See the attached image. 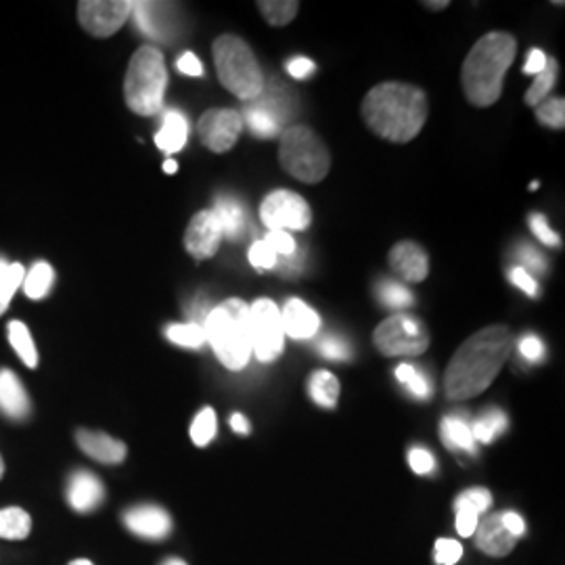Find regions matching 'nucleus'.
Returning a JSON list of instances; mask_svg holds the SVG:
<instances>
[{
  "instance_id": "obj_1",
  "label": "nucleus",
  "mask_w": 565,
  "mask_h": 565,
  "mask_svg": "<svg viewBox=\"0 0 565 565\" xmlns=\"http://www.w3.org/2000/svg\"><path fill=\"white\" fill-rule=\"evenodd\" d=\"M511 350V331L505 324H490L467 338L446 366L445 392L450 401H469L486 392Z\"/></svg>"
},
{
  "instance_id": "obj_2",
  "label": "nucleus",
  "mask_w": 565,
  "mask_h": 565,
  "mask_svg": "<svg viewBox=\"0 0 565 565\" xmlns=\"http://www.w3.org/2000/svg\"><path fill=\"white\" fill-rule=\"evenodd\" d=\"M424 90L404 82H384L366 93L361 114L377 137L390 142L413 141L427 120Z\"/></svg>"
},
{
  "instance_id": "obj_3",
  "label": "nucleus",
  "mask_w": 565,
  "mask_h": 565,
  "mask_svg": "<svg viewBox=\"0 0 565 565\" xmlns=\"http://www.w3.org/2000/svg\"><path fill=\"white\" fill-rule=\"evenodd\" d=\"M518 55V41L507 32H490L473 44L461 70L465 97L476 107H490L503 95L507 70Z\"/></svg>"
},
{
  "instance_id": "obj_4",
  "label": "nucleus",
  "mask_w": 565,
  "mask_h": 565,
  "mask_svg": "<svg viewBox=\"0 0 565 565\" xmlns=\"http://www.w3.org/2000/svg\"><path fill=\"white\" fill-rule=\"evenodd\" d=\"M205 342L228 371H242L252 359V312L249 306L231 298L212 308L203 321Z\"/></svg>"
},
{
  "instance_id": "obj_5",
  "label": "nucleus",
  "mask_w": 565,
  "mask_h": 565,
  "mask_svg": "<svg viewBox=\"0 0 565 565\" xmlns=\"http://www.w3.org/2000/svg\"><path fill=\"white\" fill-rule=\"evenodd\" d=\"M212 53L218 81L228 93L245 103L254 102L263 93L266 84L263 67L247 42L233 34H223L214 41Z\"/></svg>"
},
{
  "instance_id": "obj_6",
  "label": "nucleus",
  "mask_w": 565,
  "mask_h": 565,
  "mask_svg": "<svg viewBox=\"0 0 565 565\" xmlns=\"http://www.w3.org/2000/svg\"><path fill=\"white\" fill-rule=\"evenodd\" d=\"M168 88V72L163 55L156 49L145 44L141 46L126 70L124 97L128 107L139 116H156L163 107V97Z\"/></svg>"
},
{
  "instance_id": "obj_7",
  "label": "nucleus",
  "mask_w": 565,
  "mask_h": 565,
  "mask_svg": "<svg viewBox=\"0 0 565 565\" xmlns=\"http://www.w3.org/2000/svg\"><path fill=\"white\" fill-rule=\"evenodd\" d=\"M279 162L294 179L317 184L323 181L331 168V156L321 137L308 126H287L281 132Z\"/></svg>"
},
{
  "instance_id": "obj_8",
  "label": "nucleus",
  "mask_w": 565,
  "mask_h": 565,
  "mask_svg": "<svg viewBox=\"0 0 565 565\" xmlns=\"http://www.w3.org/2000/svg\"><path fill=\"white\" fill-rule=\"evenodd\" d=\"M375 348L390 359L422 356L429 348V333L419 319L398 312L387 317L373 333Z\"/></svg>"
},
{
  "instance_id": "obj_9",
  "label": "nucleus",
  "mask_w": 565,
  "mask_h": 565,
  "mask_svg": "<svg viewBox=\"0 0 565 565\" xmlns=\"http://www.w3.org/2000/svg\"><path fill=\"white\" fill-rule=\"evenodd\" d=\"M252 312V354L258 361L273 363L279 359L285 345L281 310L273 300H258L249 306Z\"/></svg>"
},
{
  "instance_id": "obj_10",
  "label": "nucleus",
  "mask_w": 565,
  "mask_h": 565,
  "mask_svg": "<svg viewBox=\"0 0 565 565\" xmlns=\"http://www.w3.org/2000/svg\"><path fill=\"white\" fill-rule=\"evenodd\" d=\"M260 221L268 231H306L312 221V212L302 195L281 189L264 198Z\"/></svg>"
},
{
  "instance_id": "obj_11",
  "label": "nucleus",
  "mask_w": 565,
  "mask_h": 565,
  "mask_svg": "<svg viewBox=\"0 0 565 565\" xmlns=\"http://www.w3.org/2000/svg\"><path fill=\"white\" fill-rule=\"evenodd\" d=\"M132 15V2L128 0H86L78 4V20L82 28L97 36H114Z\"/></svg>"
},
{
  "instance_id": "obj_12",
  "label": "nucleus",
  "mask_w": 565,
  "mask_h": 565,
  "mask_svg": "<svg viewBox=\"0 0 565 565\" xmlns=\"http://www.w3.org/2000/svg\"><path fill=\"white\" fill-rule=\"evenodd\" d=\"M242 130V114L235 109H210L198 124L200 139L214 153L228 151L239 139Z\"/></svg>"
},
{
  "instance_id": "obj_13",
  "label": "nucleus",
  "mask_w": 565,
  "mask_h": 565,
  "mask_svg": "<svg viewBox=\"0 0 565 565\" xmlns=\"http://www.w3.org/2000/svg\"><path fill=\"white\" fill-rule=\"evenodd\" d=\"M223 243V228L212 210H202L193 216L184 233V247L195 260L212 258Z\"/></svg>"
},
{
  "instance_id": "obj_14",
  "label": "nucleus",
  "mask_w": 565,
  "mask_h": 565,
  "mask_svg": "<svg viewBox=\"0 0 565 565\" xmlns=\"http://www.w3.org/2000/svg\"><path fill=\"white\" fill-rule=\"evenodd\" d=\"M132 18L151 41L168 42L174 34V11L166 2H132Z\"/></svg>"
},
{
  "instance_id": "obj_15",
  "label": "nucleus",
  "mask_w": 565,
  "mask_h": 565,
  "mask_svg": "<svg viewBox=\"0 0 565 565\" xmlns=\"http://www.w3.org/2000/svg\"><path fill=\"white\" fill-rule=\"evenodd\" d=\"M126 527L149 541H162L172 532V520L168 511L158 505H137L124 513Z\"/></svg>"
},
{
  "instance_id": "obj_16",
  "label": "nucleus",
  "mask_w": 565,
  "mask_h": 565,
  "mask_svg": "<svg viewBox=\"0 0 565 565\" xmlns=\"http://www.w3.org/2000/svg\"><path fill=\"white\" fill-rule=\"evenodd\" d=\"M103 501H105V486L95 473L78 469L70 476L67 503L74 511L93 513L103 505Z\"/></svg>"
},
{
  "instance_id": "obj_17",
  "label": "nucleus",
  "mask_w": 565,
  "mask_h": 565,
  "mask_svg": "<svg viewBox=\"0 0 565 565\" xmlns=\"http://www.w3.org/2000/svg\"><path fill=\"white\" fill-rule=\"evenodd\" d=\"M390 266L392 270L406 282L425 281L427 273H429V260L425 254L424 247L415 242L396 243L390 249Z\"/></svg>"
},
{
  "instance_id": "obj_18",
  "label": "nucleus",
  "mask_w": 565,
  "mask_h": 565,
  "mask_svg": "<svg viewBox=\"0 0 565 565\" xmlns=\"http://www.w3.org/2000/svg\"><path fill=\"white\" fill-rule=\"evenodd\" d=\"M476 543L490 557H507L518 539L507 530L501 513H488L476 527Z\"/></svg>"
},
{
  "instance_id": "obj_19",
  "label": "nucleus",
  "mask_w": 565,
  "mask_h": 565,
  "mask_svg": "<svg viewBox=\"0 0 565 565\" xmlns=\"http://www.w3.org/2000/svg\"><path fill=\"white\" fill-rule=\"evenodd\" d=\"M282 331L294 340H310L321 329V317L308 303L291 298L281 310Z\"/></svg>"
},
{
  "instance_id": "obj_20",
  "label": "nucleus",
  "mask_w": 565,
  "mask_h": 565,
  "mask_svg": "<svg viewBox=\"0 0 565 565\" xmlns=\"http://www.w3.org/2000/svg\"><path fill=\"white\" fill-rule=\"evenodd\" d=\"M0 413L11 422H25L32 413V403L25 387L9 369L0 371Z\"/></svg>"
},
{
  "instance_id": "obj_21",
  "label": "nucleus",
  "mask_w": 565,
  "mask_h": 565,
  "mask_svg": "<svg viewBox=\"0 0 565 565\" xmlns=\"http://www.w3.org/2000/svg\"><path fill=\"white\" fill-rule=\"evenodd\" d=\"M76 443L81 446L82 452L88 455L95 461H102L105 465H118L126 459V445L121 440H116L103 431H93V429H78Z\"/></svg>"
},
{
  "instance_id": "obj_22",
  "label": "nucleus",
  "mask_w": 565,
  "mask_h": 565,
  "mask_svg": "<svg viewBox=\"0 0 565 565\" xmlns=\"http://www.w3.org/2000/svg\"><path fill=\"white\" fill-rule=\"evenodd\" d=\"M249 103L268 111L275 120L281 124L282 128H287V121L294 116V109H296V99H294L291 90L285 88L281 82L277 81L270 82V84L266 82L263 93Z\"/></svg>"
},
{
  "instance_id": "obj_23",
  "label": "nucleus",
  "mask_w": 565,
  "mask_h": 565,
  "mask_svg": "<svg viewBox=\"0 0 565 565\" xmlns=\"http://www.w3.org/2000/svg\"><path fill=\"white\" fill-rule=\"evenodd\" d=\"M189 139V120L177 109H168L163 114L162 128L156 135V145L163 153H179Z\"/></svg>"
},
{
  "instance_id": "obj_24",
  "label": "nucleus",
  "mask_w": 565,
  "mask_h": 565,
  "mask_svg": "<svg viewBox=\"0 0 565 565\" xmlns=\"http://www.w3.org/2000/svg\"><path fill=\"white\" fill-rule=\"evenodd\" d=\"M216 221L223 228V237L226 239H242L245 228H247V214L242 203L235 198H218L214 207H212Z\"/></svg>"
},
{
  "instance_id": "obj_25",
  "label": "nucleus",
  "mask_w": 565,
  "mask_h": 565,
  "mask_svg": "<svg viewBox=\"0 0 565 565\" xmlns=\"http://www.w3.org/2000/svg\"><path fill=\"white\" fill-rule=\"evenodd\" d=\"M340 392H342V385L338 382V377L329 371H315L308 380L310 398L323 408H335L340 401Z\"/></svg>"
},
{
  "instance_id": "obj_26",
  "label": "nucleus",
  "mask_w": 565,
  "mask_h": 565,
  "mask_svg": "<svg viewBox=\"0 0 565 565\" xmlns=\"http://www.w3.org/2000/svg\"><path fill=\"white\" fill-rule=\"evenodd\" d=\"M440 434H443V440L450 450H467V452L476 450L471 425L467 424L463 417H457V415L445 417L443 425H440Z\"/></svg>"
},
{
  "instance_id": "obj_27",
  "label": "nucleus",
  "mask_w": 565,
  "mask_h": 565,
  "mask_svg": "<svg viewBox=\"0 0 565 565\" xmlns=\"http://www.w3.org/2000/svg\"><path fill=\"white\" fill-rule=\"evenodd\" d=\"M32 532V518L20 507L0 509V539L23 541Z\"/></svg>"
},
{
  "instance_id": "obj_28",
  "label": "nucleus",
  "mask_w": 565,
  "mask_h": 565,
  "mask_svg": "<svg viewBox=\"0 0 565 565\" xmlns=\"http://www.w3.org/2000/svg\"><path fill=\"white\" fill-rule=\"evenodd\" d=\"M242 120L247 124L249 132L254 137H258V139H275L285 130L281 124L275 120L268 111H264V109L252 105V103H245Z\"/></svg>"
},
{
  "instance_id": "obj_29",
  "label": "nucleus",
  "mask_w": 565,
  "mask_h": 565,
  "mask_svg": "<svg viewBox=\"0 0 565 565\" xmlns=\"http://www.w3.org/2000/svg\"><path fill=\"white\" fill-rule=\"evenodd\" d=\"M55 282V268L49 263H36L23 277V291L30 300H42Z\"/></svg>"
},
{
  "instance_id": "obj_30",
  "label": "nucleus",
  "mask_w": 565,
  "mask_h": 565,
  "mask_svg": "<svg viewBox=\"0 0 565 565\" xmlns=\"http://www.w3.org/2000/svg\"><path fill=\"white\" fill-rule=\"evenodd\" d=\"M507 415L499 408H490L486 411L482 417H478L471 425V434H473V440L476 443H482L488 445L492 440H497L503 431L507 429Z\"/></svg>"
},
{
  "instance_id": "obj_31",
  "label": "nucleus",
  "mask_w": 565,
  "mask_h": 565,
  "mask_svg": "<svg viewBox=\"0 0 565 565\" xmlns=\"http://www.w3.org/2000/svg\"><path fill=\"white\" fill-rule=\"evenodd\" d=\"M9 342H11V348L15 350V354L20 356L25 366H30V369L39 366L36 343H34L32 335H30V329L21 323V321H11L9 323Z\"/></svg>"
},
{
  "instance_id": "obj_32",
  "label": "nucleus",
  "mask_w": 565,
  "mask_h": 565,
  "mask_svg": "<svg viewBox=\"0 0 565 565\" xmlns=\"http://www.w3.org/2000/svg\"><path fill=\"white\" fill-rule=\"evenodd\" d=\"M375 294H377V300L384 303L385 308H390V310H406V308H411L415 303L413 294L404 285L392 281V279H384V281L377 282Z\"/></svg>"
},
{
  "instance_id": "obj_33",
  "label": "nucleus",
  "mask_w": 565,
  "mask_h": 565,
  "mask_svg": "<svg viewBox=\"0 0 565 565\" xmlns=\"http://www.w3.org/2000/svg\"><path fill=\"white\" fill-rule=\"evenodd\" d=\"M557 72H559L557 61H546L545 70L534 78L532 86H530L527 93H525V103H527V105L536 107V105H541V103L545 102L546 97H548V93L553 90L555 82H557Z\"/></svg>"
},
{
  "instance_id": "obj_34",
  "label": "nucleus",
  "mask_w": 565,
  "mask_h": 565,
  "mask_svg": "<svg viewBox=\"0 0 565 565\" xmlns=\"http://www.w3.org/2000/svg\"><path fill=\"white\" fill-rule=\"evenodd\" d=\"M258 9H260L264 20L268 21L270 25L282 28L298 15L300 2H296V0H291V2L289 0H263V2H258Z\"/></svg>"
},
{
  "instance_id": "obj_35",
  "label": "nucleus",
  "mask_w": 565,
  "mask_h": 565,
  "mask_svg": "<svg viewBox=\"0 0 565 565\" xmlns=\"http://www.w3.org/2000/svg\"><path fill=\"white\" fill-rule=\"evenodd\" d=\"M166 338L181 348L198 350L205 343V331H203L202 324L198 323L170 324L166 329Z\"/></svg>"
},
{
  "instance_id": "obj_36",
  "label": "nucleus",
  "mask_w": 565,
  "mask_h": 565,
  "mask_svg": "<svg viewBox=\"0 0 565 565\" xmlns=\"http://www.w3.org/2000/svg\"><path fill=\"white\" fill-rule=\"evenodd\" d=\"M216 429H218L216 413H214V408L205 406L198 413V417L191 424V440L195 443V446L203 448V446H207L214 440Z\"/></svg>"
},
{
  "instance_id": "obj_37",
  "label": "nucleus",
  "mask_w": 565,
  "mask_h": 565,
  "mask_svg": "<svg viewBox=\"0 0 565 565\" xmlns=\"http://www.w3.org/2000/svg\"><path fill=\"white\" fill-rule=\"evenodd\" d=\"M23 277H25V270H23L21 264H9L7 273L0 279V317L7 312L13 296L18 294V289H20L21 282H23Z\"/></svg>"
},
{
  "instance_id": "obj_38",
  "label": "nucleus",
  "mask_w": 565,
  "mask_h": 565,
  "mask_svg": "<svg viewBox=\"0 0 565 565\" xmlns=\"http://www.w3.org/2000/svg\"><path fill=\"white\" fill-rule=\"evenodd\" d=\"M396 377H398L401 384L406 385V387L413 392V396H417V398H429L431 387L427 384L425 375H422L413 364H401V366L396 369Z\"/></svg>"
},
{
  "instance_id": "obj_39",
  "label": "nucleus",
  "mask_w": 565,
  "mask_h": 565,
  "mask_svg": "<svg viewBox=\"0 0 565 565\" xmlns=\"http://www.w3.org/2000/svg\"><path fill=\"white\" fill-rule=\"evenodd\" d=\"M536 118L541 124L555 130H564L565 126V102L564 99H546L536 105Z\"/></svg>"
},
{
  "instance_id": "obj_40",
  "label": "nucleus",
  "mask_w": 565,
  "mask_h": 565,
  "mask_svg": "<svg viewBox=\"0 0 565 565\" xmlns=\"http://www.w3.org/2000/svg\"><path fill=\"white\" fill-rule=\"evenodd\" d=\"M455 505L469 507V509H473L480 515V513H486L492 507V494L486 488H469V490H465V492L457 497Z\"/></svg>"
},
{
  "instance_id": "obj_41",
  "label": "nucleus",
  "mask_w": 565,
  "mask_h": 565,
  "mask_svg": "<svg viewBox=\"0 0 565 565\" xmlns=\"http://www.w3.org/2000/svg\"><path fill=\"white\" fill-rule=\"evenodd\" d=\"M319 352L329 361H350L352 348L340 335H327L323 342L319 343Z\"/></svg>"
},
{
  "instance_id": "obj_42",
  "label": "nucleus",
  "mask_w": 565,
  "mask_h": 565,
  "mask_svg": "<svg viewBox=\"0 0 565 565\" xmlns=\"http://www.w3.org/2000/svg\"><path fill=\"white\" fill-rule=\"evenodd\" d=\"M264 242L268 243V247L277 254V256H291V254H296L298 252V243L296 239L289 235V233H285V231H268V235H266V239Z\"/></svg>"
},
{
  "instance_id": "obj_43",
  "label": "nucleus",
  "mask_w": 565,
  "mask_h": 565,
  "mask_svg": "<svg viewBox=\"0 0 565 565\" xmlns=\"http://www.w3.org/2000/svg\"><path fill=\"white\" fill-rule=\"evenodd\" d=\"M530 228H532V233H534V237L539 239L541 243H545V245H551V247H555V245H559V235L551 228V224L546 221L543 214H539V212H534V214H530Z\"/></svg>"
},
{
  "instance_id": "obj_44",
  "label": "nucleus",
  "mask_w": 565,
  "mask_h": 565,
  "mask_svg": "<svg viewBox=\"0 0 565 565\" xmlns=\"http://www.w3.org/2000/svg\"><path fill=\"white\" fill-rule=\"evenodd\" d=\"M249 263L256 268L268 270V268H275L279 264V256L268 247V243L256 242L249 247Z\"/></svg>"
},
{
  "instance_id": "obj_45",
  "label": "nucleus",
  "mask_w": 565,
  "mask_h": 565,
  "mask_svg": "<svg viewBox=\"0 0 565 565\" xmlns=\"http://www.w3.org/2000/svg\"><path fill=\"white\" fill-rule=\"evenodd\" d=\"M518 260L522 263V268H524L525 273H546V260L545 256L536 249V247H532V245H520L518 247Z\"/></svg>"
},
{
  "instance_id": "obj_46",
  "label": "nucleus",
  "mask_w": 565,
  "mask_h": 565,
  "mask_svg": "<svg viewBox=\"0 0 565 565\" xmlns=\"http://www.w3.org/2000/svg\"><path fill=\"white\" fill-rule=\"evenodd\" d=\"M463 557V546L452 539H440L436 543V562L438 565H455Z\"/></svg>"
},
{
  "instance_id": "obj_47",
  "label": "nucleus",
  "mask_w": 565,
  "mask_h": 565,
  "mask_svg": "<svg viewBox=\"0 0 565 565\" xmlns=\"http://www.w3.org/2000/svg\"><path fill=\"white\" fill-rule=\"evenodd\" d=\"M408 463H411V469L419 476H427L436 469V459L427 448H413L408 452Z\"/></svg>"
},
{
  "instance_id": "obj_48",
  "label": "nucleus",
  "mask_w": 565,
  "mask_h": 565,
  "mask_svg": "<svg viewBox=\"0 0 565 565\" xmlns=\"http://www.w3.org/2000/svg\"><path fill=\"white\" fill-rule=\"evenodd\" d=\"M455 509H457V532L465 539L473 536L476 527L480 524V515L469 507L455 505Z\"/></svg>"
},
{
  "instance_id": "obj_49",
  "label": "nucleus",
  "mask_w": 565,
  "mask_h": 565,
  "mask_svg": "<svg viewBox=\"0 0 565 565\" xmlns=\"http://www.w3.org/2000/svg\"><path fill=\"white\" fill-rule=\"evenodd\" d=\"M509 281L513 282L515 287H520L525 296H530V298L539 296V282L530 273H525L522 266H513L509 270Z\"/></svg>"
},
{
  "instance_id": "obj_50",
  "label": "nucleus",
  "mask_w": 565,
  "mask_h": 565,
  "mask_svg": "<svg viewBox=\"0 0 565 565\" xmlns=\"http://www.w3.org/2000/svg\"><path fill=\"white\" fill-rule=\"evenodd\" d=\"M520 354L527 359L530 363H539V361H543V356H545V343L541 342L536 335H524L522 340H520Z\"/></svg>"
},
{
  "instance_id": "obj_51",
  "label": "nucleus",
  "mask_w": 565,
  "mask_h": 565,
  "mask_svg": "<svg viewBox=\"0 0 565 565\" xmlns=\"http://www.w3.org/2000/svg\"><path fill=\"white\" fill-rule=\"evenodd\" d=\"M285 67H287V74L296 81H308L317 72L315 61L308 60V57H294V60L287 61Z\"/></svg>"
},
{
  "instance_id": "obj_52",
  "label": "nucleus",
  "mask_w": 565,
  "mask_h": 565,
  "mask_svg": "<svg viewBox=\"0 0 565 565\" xmlns=\"http://www.w3.org/2000/svg\"><path fill=\"white\" fill-rule=\"evenodd\" d=\"M177 67L184 76H191V78L203 76L202 61L198 60L195 53H182L179 61H177Z\"/></svg>"
},
{
  "instance_id": "obj_53",
  "label": "nucleus",
  "mask_w": 565,
  "mask_h": 565,
  "mask_svg": "<svg viewBox=\"0 0 565 565\" xmlns=\"http://www.w3.org/2000/svg\"><path fill=\"white\" fill-rule=\"evenodd\" d=\"M546 61H548V57H546L545 51H541V49H532V51H530V55H527V61H525V74H530V76H532V74H534V76H539V74L545 70Z\"/></svg>"
},
{
  "instance_id": "obj_54",
  "label": "nucleus",
  "mask_w": 565,
  "mask_h": 565,
  "mask_svg": "<svg viewBox=\"0 0 565 565\" xmlns=\"http://www.w3.org/2000/svg\"><path fill=\"white\" fill-rule=\"evenodd\" d=\"M501 518H503V524H505L507 530H509L515 539L524 536L525 522L518 513H513V511H501Z\"/></svg>"
},
{
  "instance_id": "obj_55",
  "label": "nucleus",
  "mask_w": 565,
  "mask_h": 565,
  "mask_svg": "<svg viewBox=\"0 0 565 565\" xmlns=\"http://www.w3.org/2000/svg\"><path fill=\"white\" fill-rule=\"evenodd\" d=\"M231 427H233V431L235 434H242V436H247L249 434V422L243 417L242 413H235L233 417H231Z\"/></svg>"
},
{
  "instance_id": "obj_56",
  "label": "nucleus",
  "mask_w": 565,
  "mask_h": 565,
  "mask_svg": "<svg viewBox=\"0 0 565 565\" xmlns=\"http://www.w3.org/2000/svg\"><path fill=\"white\" fill-rule=\"evenodd\" d=\"M177 170H179V166H177L174 160H166V163H163V172H168V174H174Z\"/></svg>"
},
{
  "instance_id": "obj_57",
  "label": "nucleus",
  "mask_w": 565,
  "mask_h": 565,
  "mask_svg": "<svg viewBox=\"0 0 565 565\" xmlns=\"http://www.w3.org/2000/svg\"><path fill=\"white\" fill-rule=\"evenodd\" d=\"M450 2L448 0H445V2H425V7H431L434 11H440V9H446Z\"/></svg>"
},
{
  "instance_id": "obj_58",
  "label": "nucleus",
  "mask_w": 565,
  "mask_h": 565,
  "mask_svg": "<svg viewBox=\"0 0 565 565\" xmlns=\"http://www.w3.org/2000/svg\"><path fill=\"white\" fill-rule=\"evenodd\" d=\"M162 565H186L179 557H170V559H166Z\"/></svg>"
},
{
  "instance_id": "obj_59",
  "label": "nucleus",
  "mask_w": 565,
  "mask_h": 565,
  "mask_svg": "<svg viewBox=\"0 0 565 565\" xmlns=\"http://www.w3.org/2000/svg\"><path fill=\"white\" fill-rule=\"evenodd\" d=\"M7 268H9V263H4V260L0 258V279H2V275L7 273Z\"/></svg>"
},
{
  "instance_id": "obj_60",
  "label": "nucleus",
  "mask_w": 565,
  "mask_h": 565,
  "mask_svg": "<svg viewBox=\"0 0 565 565\" xmlns=\"http://www.w3.org/2000/svg\"><path fill=\"white\" fill-rule=\"evenodd\" d=\"M67 565H95V564H93V562H88V559H74V562H72V564H67Z\"/></svg>"
},
{
  "instance_id": "obj_61",
  "label": "nucleus",
  "mask_w": 565,
  "mask_h": 565,
  "mask_svg": "<svg viewBox=\"0 0 565 565\" xmlns=\"http://www.w3.org/2000/svg\"><path fill=\"white\" fill-rule=\"evenodd\" d=\"M4 476V461H2V457H0V478Z\"/></svg>"
}]
</instances>
